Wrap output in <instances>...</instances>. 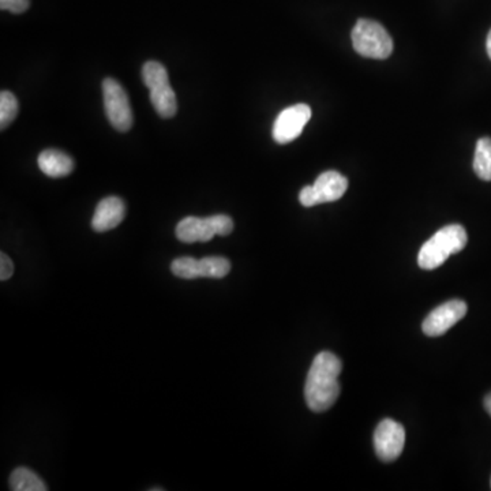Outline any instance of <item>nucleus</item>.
Masks as SVG:
<instances>
[{
    "label": "nucleus",
    "instance_id": "f257e3e1",
    "mask_svg": "<svg viewBox=\"0 0 491 491\" xmlns=\"http://www.w3.org/2000/svg\"><path fill=\"white\" fill-rule=\"evenodd\" d=\"M343 363L332 352H320L313 360L305 385L307 407L314 412L328 411L340 394V377Z\"/></svg>",
    "mask_w": 491,
    "mask_h": 491
},
{
    "label": "nucleus",
    "instance_id": "f03ea898",
    "mask_svg": "<svg viewBox=\"0 0 491 491\" xmlns=\"http://www.w3.org/2000/svg\"><path fill=\"white\" fill-rule=\"evenodd\" d=\"M469 242L464 227L451 224L435 232L420 249L418 263L425 271H435L440 268L452 254L461 252Z\"/></svg>",
    "mask_w": 491,
    "mask_h": 491
},
{
    "label": "nucleus",
    "instance_id": "7ed1b4c3",
    "mask_svg": "<svg viewBox=\"0 0 491 491\" xmlns=\"http://www.w3.org/2000/svg\"><path fill=\"white\" fill-rule=\"evenodd\" d=\"M352 46L357 54L372 59H386L393 52V40L381 23L359 20L352 29Z\"/></svg>",
    "mask_w": 491,
    "mask_h": 491
},
{
    "label": "nucleus",
    "instance_id": "20e7f679",
    "mask_svg": "<svg viewBox=\"0 0 491 491\" xmlns=\"http://www.w3.org/2000/svg\"><path fill=\"white\" fill-rule=\"evenodd\" d=\"M234 231V221L227 214L211 218H186L177 226V237L183 243L209 242L214 235L227 237Z\"/></svg>",
    "mask_w": 491,
    "mask_h": 491
},
{
    "label": "nucleus",
    "instance_id": "39448f33",
    "mask_svg": "<svg viewBox=\"0 0 491 491\" xmlns=\"http://www.w3.org/2000/svg\"><path fill=\"white\" fill-rule=\"evenodd\" d=\"M349 189V180L337 171H326L321 174L313 186L300 190L299 201L306 208L320 203L334 202L340 200Z\"/></svg>",
    "mask_w": 491,
    "mask_h": 491
},
{
    "label": "nucleus",
    "instance_id": "423d86ee",
    "mask_svg": "<svg viewBox=\"0 0 491 491\" xmlns=\"http://www.w3.org/2000/svg\"><path fill=\"white\" fill-rule=\"evenodd\" d=\"M104 107L107 117L117 132H129L133 126V112L123 86L114 78L103 81Z\"/></svg>",
    "mask_w": 491,
    "mask_h": 491
},
{
    "label": "nucleus",
    "instance_id": "0eeeda50",
    "mask_svg": "<svg viewBox=\"0 0 491 491\" xmlns=\"http://www.w3.org/2000/svg\"><path fill=\"white\" fill-rule=\"evenodd\" d=\"M312 117V108L307 104H295L280 112L273 125V140L280 145L292 142L302 134Z\"/></svg>",
    "mask_w": 491,
    "mask_h": 491
},
{
    "label": "nucleus",
    "instance_id": "6e6552de",
    "mask_svg": "<svg viewBox=\"0 0 491 491\" xmlns=\"http://www.w3.org/2000/svg\"><path fill=\"white\" fill-rule=\"evenodd\" d=\"M406 444V430L393 419H383L375 428V453L385 463L399 459Z\"/></svg>",
    "mask_w": 491,
    "mask_h": 491
},
{
    "label": "nucleus",
    "instance_id": "1a4fd4ad",
    "mask_svg": "<svg viewBox=\"0 0 491 491\" xmlns=\"http://www.w3.org/2000/svg\"><path fill=\"white\" fill-rule=\"evenodd\" d=\"M467 310L469 307L463 300H449V302L438 306L437 309L433 310L426 317L422 325L423 332L428 337L443 336L452 326L456 325L460 320L466 317Z\"/></svg>",
    "mask_w": 491,
    "mask_h": 491
},
{
    "label": "nucleus",
    "instance_id": "9d476101",
    "mask_svg": "<svg viewBox=\"0 0 491 491\" xmlns=\"http://www.w3.org/2000/svg\"><path fill=\"white\" fill-rule=\"evenodd\" d=\"M126 216V205L120 198L107 197L99 202L93 219L91 228L96 232H107L116 228Z\"/></svg>",
    "mask_w": 491,
    "mask_h": 491
},
{
    "label": "nucleus",
    "instance_id": "9b49d317",
    "mask_svg": "<svg viewBox=\"0 0 491 491\" xmlns=\"http://www.w3.org/2000/svg\"><path fill=\"white\" fill-rule=\"evenodd\" d=\"M41 171L49 177H64L72 174L74 161L65 151L48 149L40 153L38 159Z\"/></svg>",
    "mask_w": 491,
    "mask_h": 491
},
{
    "label": "nucleus",
    "instance_id": "f8f14e48",
    "mask_svg": "<svg viewBox=\"0 0 491 491\" xmlns=\"http://www.w3.org/2000/svg\"><path fill=\"white\" fill-rule=\"evenodd\" d=\"M151 103L161 117H172L177 115V95H175V91L172 90L169 83L168 85L160 86V88L151 89Z\"/></svg>",
    "mask_w": 491,
    "mask_h": 491
},
{
    "label": "nucleus",
    "instance_id": "ddd939ff",
    "mask_svg": "<svg viewBox=\"0 0 491 491\" xmlns=\"http://www.w3.org/2000/svg\"><path fill=\"white\" fill-rule=\"evenodd\" d=\"M10 488L13 491H46L48 490L46 483L40 479L38 474L29 469H14L10 477Z\"/></svg>",
    "mask_w": 491,
    "mask_h": 491
},
{
    "label": "nucleus",
    "instance_id": "4468645a",
    "mask_svg": "<svg viewBox=\"0 0 491 491\" xmlns=\"http://www.w3.org/2000/svg\"><path fill=\"white\" fill-rule=\"evenodd\" d=\"M474 171L479 179L491 180V138L483 137L478 141L475 149Z\"/></svg>",
    "mask_w": 491,
    "mask_h": 491
},
{
    "label": "nucleus",
    "instance_id": "2eb2a0df",
    "mask_svg": "<svg viewBox=\"0 0 491 491\" xmlns=\"http://www.w3.org/2000/svg\"><path fill=\"white\" fill-rule=\"evenodd\" d=\"M231 271V263L224 257H205L200 260L201 278L223 279Z\"/></svg>",
    "mask_w": 491,
    "mask_h": 491
},
{
    "label": "nucleus",
    "instance_id": "dca6fc26",
    "mask_svg": "<svg viewBox=\"0 0 491 491\" xmlns=\"http://www.w3.org/2000/svg\"><path fill=\"white\" fill-rule=\"evenodd\" d=\"M142 80L146 88L156 89L168 85V73L166 67L159 62H146L142 67Z\"/></svg>",
    "mask_w": 491,
    "mask_h": 491
},
{
    "label": "nucleus",
    "instance_id": "f3484780",
    "mask_svg": "<svg viewBox=\"0 0 491 491\" xmlns=\"http://www.w3.org/2000/svg\"><path fill=\"white\" fill-rule=\"evenodd\" d=\"M171 271L177 278L185 279V280L201 278L200 260L193 257L177 258L172 261Z\"/></svg>",
    "mask_w": 491,
    "mask_h": 491
},
{
    "label": "nucleus",
    "instance_id": "a211bd4d",
    "mask_svg": "<svg viewBox=\"0 0 491 491\" xmlns=\"http://www.w3.org/2000/svg\"><path fill=\"white\" fill-rule=\"evenodd\" d=\"M18 106L17 98L13 95L12 91L4 90L0 93V127L2 130L10 126V123L17 117Z\"/></svg>",
    "mask_w": 491,
    "mask_h": 491
},
{
    "label": "nucleus",
    "instance_id": "6ab92c4d",
    "mask_svg": "<svg viewBox=\"0 0 491 491\" xmlns=\"http://www.w3.org/2000/svg\"><path fill=\"white\" fill-rule=\"evenodd\" d=\"M30 6L29 0H0V9L9 10L13 14H22Z\"/></svg>",
    "mask_w": 491,
    "mask_h": 491
},
{
    "label": "nucleus",
    "instance_id": "aec40b11",
    "mask_svg": "<svg viewBox=\"0 0 491 491\" xmlns=\"http://www.w3.org/2000/svg\"><path fill=\"white\" fill-rule=\"evenodd\" d=\"M14 273V263L4 253L0 254V280L6 281Z\"/></svg>",
    "mask_w": 491,
    "mask_h": 491
},
{
    "label": "nucleus",
    "instance_id": "412c9836",
    "mask_svg": "<svg viewBox=\"0 0 491 491\" xmlns=\"http://www.w3.org/2000/svg\"><path fill=\"white\" fill-rule=\"evenodd\" d=\"M485 409L488 412V415L491 417V393L487 394L485 399Z\"/></svg>",
    "mask_w": 491,
    "mask_h": 491
},
{
    "label": "nucleus",
    "instance_id": "4be33fe9",
    "mask_svg": "<svg viewBox=\"0 0 491 491\" xmlns=\"http://www.w3.org/2000/svg\"><path fill=\"white\" fill-rule=\"evenodd\" d=\"M486 48H487V55L491 59V30L488 32L487 41H486Z\"/></svg>",
    "mask_w": 491,
    "mask_h": 491
}]
</instances>
